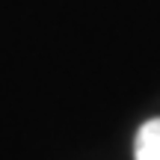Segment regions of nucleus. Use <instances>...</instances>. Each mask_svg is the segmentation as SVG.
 Returning <instances> with one entry per match:
<instances>
[{"instance_id": "f257e3e1", "label": "nucleus", "mask_w": 160, "mask_h": 160, "mask_svg": "<svg viewBox=\"0 0 160 160\" xmlns=\"http://www.w3.org/2000/svg\"><path fill=\"white\" fill-rule=\"evenodd\" d=\"M133 160H160V119H148L137 133Z\"/></svg>"}]
</instances>
